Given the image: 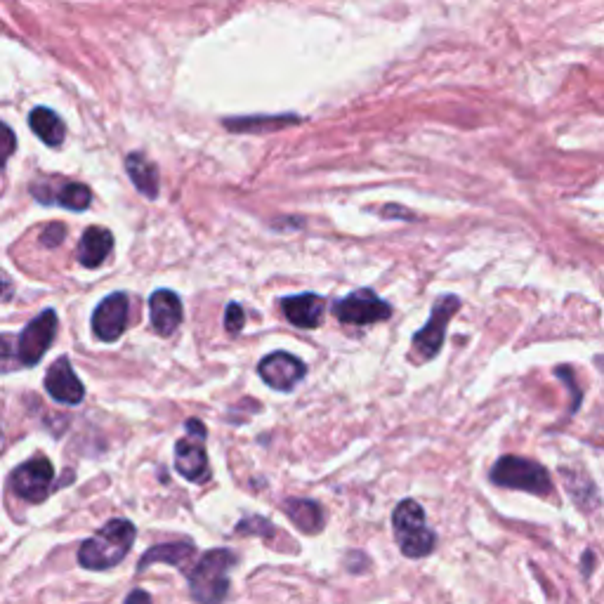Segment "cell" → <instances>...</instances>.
<instances>
[{
    "mask_svg": "<svg viewBox=\"0 0 604 604\" xmlns=\"http://www.w3.org/2000/svg\"><path fill=\"white\" fill-rule=\"evenodd\" d=\"M137 529L128 520H111L78 550V564L90 571H107L123 562L130 553Z\"/></svg>",
    "mask_w": 604,
    "mask_h": 604,
    "instance_id": "obj_1",
    "label": "cell"
},
{
    "mask_svg": "<svg viewBox=\"0 0 604 604\" xmlns=\"http://www.w3.org/2000/svg\"><path fill=\"white\" fill-rule=\"evenodd\" d=\"M236 564V555L227 548L208 550L189 569V590L199 604H220L229 593V571Z\"/></svg>",
    "mask_w": 604,
    "mask_h": 604,
    "instance_id": "obj_2",
    "label": "cell"
},
{
    "mask_svg": "<svg viewBox=\"0 0 604 604\" xmlns=\"http://www.w3.org/2000/svg\"><path fill=\"white\" fill-rule=\"evenodd\" d=\"M392 527H395L399 550L411 560L428 557L435 550V531L425 522V510L420 508V503L411 501V498L399 503L392 512Z\"/></svg>",
    "mask_w": 604,
    "mask_h": 604,
    "instance_id": "obj_3",
    "label": "cell"
},
{
    "mask_svg": "<svg viewBox=\"0 0 604 604\" xmlns=\"http://www.w3.org/2000/svg\"><path fill=\"white\" fill-rule=\"evenodd\" d=\"M491 479L498 487L522 489L536 496H548L553 491V482H550L546 468L520 456H503L491 470Z\"/></svg>",
    "mask_w": 604,
    "mask_h": 604,
    "instance_id": "obj_4",
    "label": "cell"
},
{
    "mask_svg": "<svg viewBox=\"0 0 604 604\" xmlns=\"http://www.w3.org/2000/svg\"><path fill=\"white\" fill-rule=\"evenodd\" d=\"M187 437L175 444V468L194 484L208 482L210 465L206 453V425L201 420H187Z\"/></svg>",
    "mask_w": 604,
    "mask_h": 604,
    "instance_id": "obj_5",
    "label": "cell"
},
{
    "mask_svg": "<svg viewBox=\"0 0 604 604\" xmlns=\"http://www.w3.org/2000/svg\"><path fill=\"white\" fill-rule=\"evenodd\" d=\"M461 307V300L456 295H444L435 302L432 307L430 321L425 324L420 331L413 336V352L420 361H430L435 359L439 350H442L444 338H446V326H449V319L458 312Z\"/></svg>",
    "mask_w": 604,
    "mask_h": 604,
    "instance_id": "obj_6",
    "label": "cell"
},
{
    "mask_svg": "<svg viewBox=\"0 0 604 604\" xmlns=\"http://www.w3.org/2000/svg\"><path fill=\"white\" fill-rule=\"evenodd\" d=\"M333 314L343 321V324L352 326H369L378 324L392 317V307L387 305L383 298H378L371 288H359L350 295H345L343 300H338L333 305Z\"/></svg>",
    "mask_w": 604,
    "mask_h": 604,
    "instance_id": "obj_7",
    "label": "cell"
},
{
    "mask_svg": "<svg viewBox=\"0 0 604 604\" xmlns=\"http://www.w3.org/2000/svg\"><path fill=\"white\" fill-rule=\"evenodd\" d=\"M52 484H55V468L45 456L19 465L10 477V487L15 496L29 503H43L50 496Z\"/></svg>",
    "mask_w": 604,
    "mask_h": 604,
    "instance_id": "obj_8",
    "label": "cell"
},
{
    "mask_svg": "<svg viewBox=\"0 0 604 604\" xmlns=\"http://www.w3.org/2000/svg\"><path fill=\"white\" fill-rule=\"evenodd\" d=\"M55 336H57V312L55 310L41 312L29 326L24 328L22 333H19L17 352H19V361H22L24 369L26 366L41 364L43 354L48 352V347L52 345Z\"/></svg>",
    "mask_w": 604,
    "mask_h": 604,
    "instance_id": "obj_9",
    "label": "cell"
},
{
    "mask_svg": "<svg viewBox=\"0 0 604 604\" xmlns=\"http://www.w3.org/2000/svg\"><path fill=\"white\" fill-rule=\"evenodd\" d=\"M128 295L111 293L104 298L93 312V333L104 343H116L123 336L128 324Z\"/></svg>",
    "mask_w": 604,
    "mask_h": 604,
    "instance_id": "obj_10",
    "label": "cell"
},
{
    "mask_svg": "<svg viewBox=\"0 0 604 604\" xmlns=\"http://www.w3.org/2000/svg\"><path fill=\"white\" fill-rule=\"evenodd\" d=\"M260 378L279 392H291L305 378L307 366L288 352H272L258 364Z\"/></svg>",
    "mask_w": 604,
    "mask_h": 604,
    "instance_id": "obj_11",
    "label": "cell"
},
{
    "mask_svg": "<svg viewBox=\"0 0 604 604\" xmlns=\"http://www.w3.org/2000/svg\"><path fill=\"white\" fill-rule=\"evenodd\" d=\"M45 390H48V395L59 404L76 406L85 399V387L81 380H78L74 366H71L67 357H59L55 364L50 366L48 376H45Z\"/></svg>",
    "mask_w": 604,
    "mask_h": 604,
    "instance_id": "obj_12",
    "label": "cell"
},
{
    "mask_svg": "<svg viewBox=\"0 0 604 604\" xmlns=\"http://www.w3.org/2000/svg\"><path fill=\"white\" fill-rule=\"evenodd\" d=\"M149 317L151 326L161 336H173L182 321V302L173 291L161 288L149 298Z\"/></svg>",
    "mask_w": 604,
    "mask_h": 604,
    "instance_id": "obj_13",
    "label": "cell"
},
{
    "mask_svg": "<svg viewBox=\"0 0 604 604\" xmlns=\"http://www.w3.org/2000/svg\"><path fill=\"white\" fill-rule=\"evenodd\" d=\"M281 310L286 319L298 328H317L321 326L326 312V300L317 293H300L293 298L281 300Z\"/></svg>",
    "mask_w": 604,
    "mask_h": 604,
    "instance_id": "obj_14",
    "label": "cell"
},
{
    "mask_svg": "<svg viewBox=\"0 0 604 604\" xmlns=\"http://www.w3.org/2000/svg\"><path fill=\"white\" fill-rule=\"evenodd\" d=\"M111 248H114V234L104 227H90L85 229L81 241H78L76 258L83 267L97 269L109 258Z\"/></svg>",
    "mask_w": 604,
    "mask_h": 604,
    "instance_id": "obj_15",
    "label": "cell"
},
{
    "mask_svg": "<svg viewBox=\"0 0 604 604\" xmlns=\"http://www.w3.org/2000/svg\"><path fill=\"white\" fill-rule=\"evenodd\" d=\"M196 557V548L189 541H175V543H161V546L149 548L147 553L142 555L140 564H137V571L149 569L151 564L163 562V564H173V567L182 569L185 574H189V562Z\"/></svg>",
    "mask_w": 604,
    "mask_h": 604,
    "instance_id": "obj_16",
    "label": "cell"
},
{
    "mask_svg": "<svg viewBox=\"0 0 604 604\" xmlns=\"http://www.w3.org/2000/svg\"><path fill=\"white\" fill-rule=\"evenodd\" d=\"M126 170L133 180V185L140 189V194L147 199H156L159 196V170H156L154 161L149 159L142 151H133L126 156Z\"/></svg>",
    "mask_w": 604,
    "mask_h": 604,
    "instance_id": "obj_17",
    "label": "cell"
},
{
    "mask_svg": "<svg viewBox=\"0 0 604 604\" xmlns=\"http://www.w3.org/2000/svg\"><path fill=\"white\" fill-rule=\"evenodd\" d=\"M284 512L302 534H319L324 529V512L319 503L307 501V498H288Z\"/></svg>",
    "mask_w": 604,
    "mask_h": 604,
    "instance_id": "obj_18",
    "label": "cell"
},
{
    "mask_svg": "<svg viewBox=\"0 0 604 604\" xmlns=\"http://www.w3.org/2000/svg\"><path fill=\"white\" fill-rule=\"evenodd\" d=\"M29 126L45 144H48V147H59V144L64 142V135H67V128H64L62 118H59L52 109H45V107H36L31 111Z\"/></svg>",
    "mask_w": 604,
    "mask_h": 604,
    "instance_id": "obj_19",
    "label": "cell"
},
{
    "mask_svg": "<svg viewBox=\"0 0 604 604\" xmlns=\"http://www.w3.org/2000/svg\"><path fill=\"white\" fill-rule=\"evenodd\" d=\"M90 201H93L90 189L85 185H78V182H67V185L59 189V194L55 196V203H59L62 208L76 210V213H81V210L88 208Z\"/></svg>",
    "mask_w": 604,
    "mask_h": 604,
    "instance_id": "obj_20",
    "label": "cell"
},
{
    "mask_svg": "<svg viewBox=\"0 0 604 604\" xmlns=\"http://www.w3.org/2000/svg\"><path fill=\"white\" fill-rule=\"evenodd\" d=\"M15 340L17 338L0 333V373H10V371L24 369L22 361H19V352H17Z\"/></svg>",
    "mask_w": 604,
    "mask_h": 604,
    "instance_id": "obj_21",
    "label": "cell"
},
{
    "mask_svg": "<svg viewBox=\"0 0 604 604\" xmlns=\"http://www.w3.org/2000/svg\"><path fill=\"white\" fill-rule=\"evenodd\" d=\"M17 149V137L12 133L10 126H5L3 121H0V170L5 168V163L12 154H15Z\"/></svg>",
    "mask_w": 604,
    "mask_h": 604,
    "instance_id": "obj_22",
    "label": "cell"
},
{
    "mask_svg": "<svg viewBox=\"0 0 604 604\" xmlns=\"http://www.w3.org/2000/svg\"><path fill=\"white\" fill-rule=\"evenodd\" d=\"M246 324V312L239 302H229L227 312H225V328L229 333H241Z\"/></svg>",
    "mask_w": 604,
    "mask_h": 604,
    "instance_id": "obj_23",
    "label": "cell"
},
{
    "mask_svg": "<svg viewBox=\"0 0 604 604\" xmlns=\"http://www.w3.org/2000/svg\"><path fill=\"white\" fill-rule=\"evenodd\" d=\"M64 236H67V229H64L62 222H52L41 232V244L48 248H57L64 241Z\"/></svg>",
    "mask_w": 604,
    "mask_h": 604,
    "instance_id": "obj_24",
    "label": "cell"
},
{
    "mask_svg": "<svg viewBox=\"0 0 604 604\" xmlns=\"http://www.w3.org/2000/svg\"><path fill=\"white\" fill-rule=\"evenodd\" d=\"M12 293H15V286H12V281L8 277H5L3 272H0V298L10 300Z\"/></svg>",
    "mask_w": 604,
    "mask_h": 604,
    "instance_id": "obj_25",
    "label": "cell"
},
{
    "mask_svg": "<svg viewBox=\"0 0 604 604\" xmlns=\"http://www.w3.org/2000/svg\"><path fill=\"white\" fill-rule=\"evenodd\" d=\"M126 604H154V602H151L149 593H144V590H133V593L126 597Z\"/></svg>",
    "mask_w": 604,
    "mask_h": 604,
    "instance_id": "obj_26",
    "label": "cell"
}]
</instances>
